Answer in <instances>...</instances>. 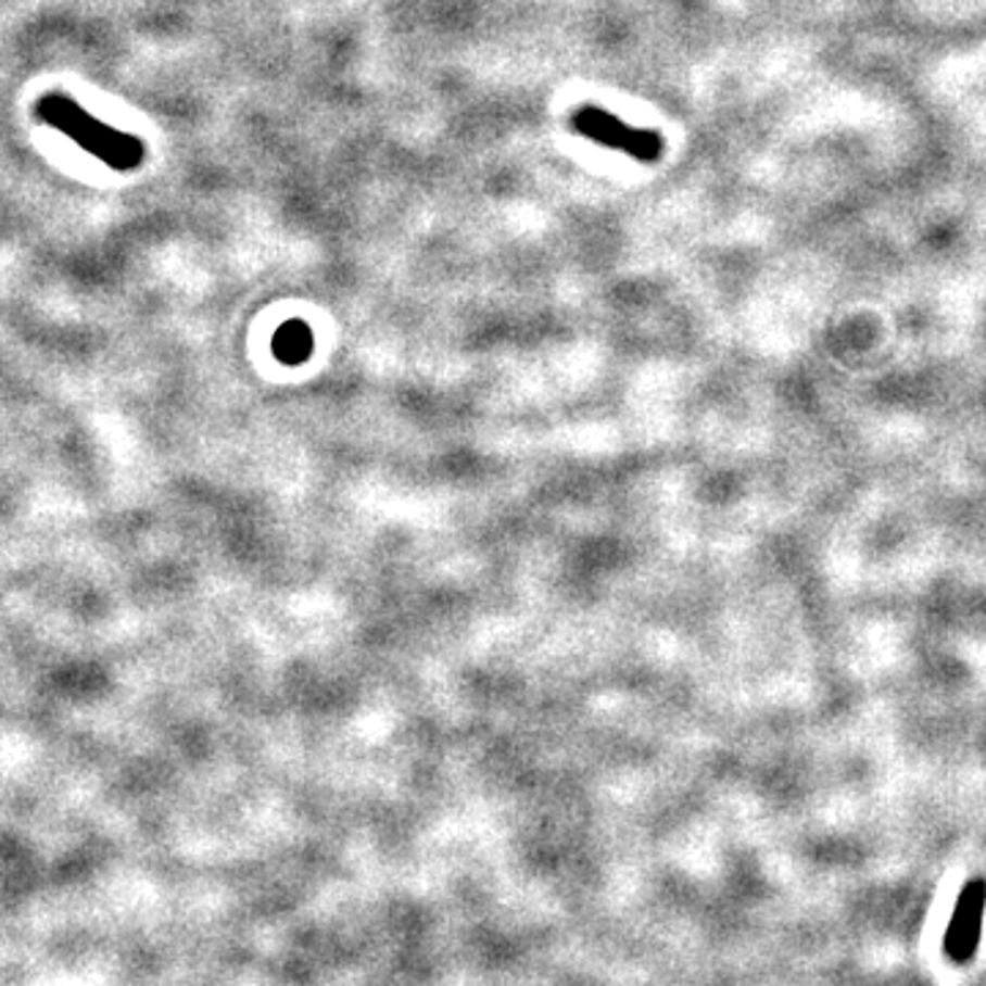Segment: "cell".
I'll list each match as a JSON object with an SVG mask.
<instances>
[{"mask_svg":"<svg viewBox=\"0 0 986 986\" xmlns=\"http://www.w3.org/2000/svg\"><path fill=\"white\" fill-rule=\"evenodd\" d=\"M36 118L50 124L58 132H64L83 151L97 156L99 162H104L113 170H135L146 156L143 140L108 127L64 93H50V97L39 99Z\"/></svg>","mask_w":986,"mask_h":986,"instance_id":"1","label":"cell"},{"mask_svg":"<svg viewBox=\"0 0 986 986\" xmlns=\"http://www.w3.org/2000/svg\"><path fill=\"white\" fill-rule=\"evenodd\" d=\"M573 127L576 132L584 135V138L628 151V154L636 156V160H655L660 151L658 135L639 132V129L625 127L620 118H614L611 113H606L603 108H592V104H584V108L576 110Z\"/></svg>","mask_w":986,"mask_h":986,"instance_id":"2","label":"cell"},{"mask_svg":"<svg viewBox=\"0 0 986 986\" xmlns=\"http://www.w3.org/2000/svg\"><path fill=\"white\" fill-rule=\"evenodd\" d=\"M271 351L280 362L286 365H302L307 356L313 354V332L311 327L299 318L293 321H286L280 329L275 332V340H271Z\"/></svg>","mask_w":986,"mask_h":986,"instance_id":"3","label":"cell"}]
</instances>
